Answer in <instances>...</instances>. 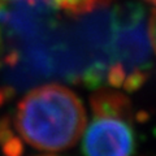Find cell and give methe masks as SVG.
Instances as JSON below:
<instances>
[{
    "label": "cell",
    "instance_id": "4",
    "mask_svg": "<svg viewBox=\"0 0 156 156\" xmlns=\"http://www.w3.org/2000/svg\"><path fill=\"white\" fill-rule=\"evenodd\" d=\"M148 35L151 41V46L154 47V50L156 52V12L151 14V18L148 21Z\"/></svg>",
    "mask_w": 156,
    "mask_h": 156
},
{
    "label": "cell",
    "instance_id": "2",
    "mask_svg": "<svg viewBox=\"0 0 156 156\" xmlns=\"http://www.w3.org/2000/svg\"><path fill=\"white\" fill-rule=\"evenodd\" d=\"M147 29V14L140 4H125L112 12L111 61L105 77L109 85L131 92L146 82L152 66Z\"/></svg>",
    "mask_w": 156,
    "mask_h": 156
},
{
    "label": "cell",
    "instance_id": "1",
    "mask_svg": "<svg viewBox=\"0 0 156 156\" xmlns=\"http://www.w3.org/2000/svg\"><path fill=\"white\" fill-rule=\"evenodd\" d=\"M14 125L27 144L57 152L78 142L86 128V111L70 89L48 83L22 98L16 109Z\"/></svg>",
    "mask_w": 156,
    "mask_h": 156
},
{
    "label": "cell",
    "instance_id": "5",
    "mask_svg": "<svg viewBox=\"0 0 156 156\" xmlns=\"http://www.w3.org/2000/svg\"><path fill=\"white\" fill-rule=\"evenodd\" d=\"M147 3H150V4H152L154 7H156V0H146Z\"/></svg>",
    "mask_w": 156,
    "mask_h": 156
},
{
    "label": "cell",
    "instance_id": "3",
    "mask_svg": "<svg viewBox=\"0 0 156 156\" xmlns=\"http://www.w3.org/2000/svg\"><path fill=\"white\" fill-rule=\"evenodd\" d=\"M92 120L82 144L83 156H131L135 130L130 101L124 94L100 90L91 98Z\"/></svg>",
    "mask_w": 156,
    "mask_h": 156
}]
</instances>
